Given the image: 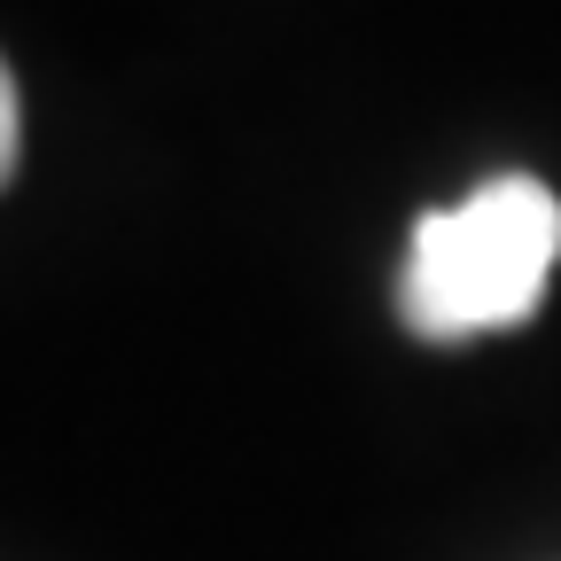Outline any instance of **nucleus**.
I'll use <instances>...</instances> for the list:
<instances>
[{"instance_id": "1", "label": "nucleus", "mask_w": 561, "mask_h": 561, "mask_svg": "<svg viewBox=\"0 0 561 561\" xmlns=\"http://www.w3.org/2000/svg\"><path fill=\"white\" fill-rule=\"evenodd\" d=\"M553 257H561L553 187L530 172H500L445 210H421L405 273H398V320L421 343L523 328L546 297Z\"/></svg>"}, {"instance_id": "2", "label": "nucleus", "mask_w": 561, "mask_h": 561, "mask_svg": "<svg viewBox=\"0 0 561 561\" xmlns=\"http://www.w3.org/2000/svg\"><path fill=\"white\" fill-rule=\"evenodd\" d=\"M16 157H24V110H16V79H9V62H0V187H9Z\"/></svg>"}]
</instances>
